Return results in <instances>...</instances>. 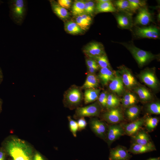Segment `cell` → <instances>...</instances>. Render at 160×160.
<instances>
[{
	"instance_id": "1",
	"label": "cell",
	"mask_w": 160,
	"mask_h": 160,
	"mask_svg": "<svg viewBox=\"0 0 160 160\" xmlns=\"http://www.w3.org/2000/svg\"><path fill=\"white\" fill-rule=\"evenodd\" d=\"M4 148L13 160H32V148L23 140L12 138L6 141Z\"/></svg>"
},
{
	"instance_id": "2",
	"label": "cell",
	"mask_w": 160,
	"mask_h": 160,
	"mask_svg": "<svg viewBox=\"0 0 160 160\" xmlns=\"http://www.w3.org/2000/svg\"><path fill=\"white\" fill-rule=\"evenodd\" d=\"M27 1L24 0H12L9 1V15L16 24L21 25L25 17L27 10Z\"/></svg>"
},
{
	"instance_id": "3",
	"label": "cell",
	"mask_w": 160,
	"mask_h": 160,
	"mask_svg": "<svg viewBox=\"0 0 160 160\" xmlns=\"http://www.w3.org/2000/svg\"><path fill=\"white\" fill-rule=\"evenodd\" d=\"M118 43L124 46L130 52L140 67L143 66L157 58L158 56L150 52L143 50L137 47L132 41L119 42Z\"/></svg>"
},
{
	"instance_id": "4",
	"label": "cell",
	"mask_w": 160,
	"mask_h": 160,
	"mask_svg": "<svg viewBox=\"0 0 160 160\" xmlns=\"http://www.w3.org/2000/svg\"><path fill=\"white\" fill-rule=\"evenodd\" d=\"M81 87L73 85L70 87L64 94V106L70 109L78 107L84 99V95Z\"/></svg>"
},
{
	"instance_id": "5",
	"label": "cell",
	"mask_w": 160,
	"mask_h": 160,
	"mask_svg": "<svg viewBox=\"0 0 160 160\" xmlns=\"http://www.w3.org/2000/svg\"><path fill=\"white\" fill-rule=\"evenodd\" d=\"M102 107L98 101L83 107H78L75 110L73 117L78 119L81 117L97 116L100 114Z\"/></svg>"
},
{
	"instance_id": "6",
	"label": "cell",
	"mask_w": 160,
	"mask_h": 160,
	"mask_svg": "<svg viewBox=\"0 0 160 160\" xmlns=\"http://www.w3.org/2000/svg\"><path fill=\"white\" fill-rule=\"evenodd\" d=\"M134 34L139 38L156 39L160 37V31L159 28L155 26L137 27L135 30Z\"/></svg>"
},
{
	"instance_id": "7",
	"label": "cell",
	"mask_w": 160,
	"mask_h": 160,
	"mask_svg": "<svg viewBox=\"0 0 160 160\" xmlns=\"http://www.w3.org/2000/svg\"><path fill=\"white\" fill-rule=\"evenodd\" d=\"M92 131L98 137L105 140L108 125L103 121L92 118L89 121Z\"/></svg>"
},
{
	"instance_id": "8",
	"label": "cell",
	"mask_w": 160,
	"mask_h": 160,
	"mask_svg": "<svg viewBox=\"0 0 160 160\" xmlns=\"http://www.w3.org/2000/svg\"><path fill=\"white\" fill-rule=\"evenodd\" d=\"M125 134L123 126L117 124L108 126L105 141L109 146L114 141Z\"/></svg>"
},
{
	"instance_id": "9",
	"label": "cell",
	"mask_w": 160,
	"mask_h": 160,
	"mask_svg": "<svg viewBox=\"0 0 160 160\" xmlns=\"http://www.w3.org/2000/svg\"><path fill=\"white\" fill-rule=\"evenodd\" d=\"M87 57L92 58L100 56L105 53L103 44L99 42L93 41L88 44L83 49Z\"/></svg>"
},
{
	"instance_id": "10",
	"label": "cell",
	"mask_w": 160,
	"mask_h": 160,
	"mask_svg": "<svg viewBox=\"0 0 160 160\" xmlns=\"http://www.w3.org/2000/svg\"><path fill=\"white\" fill-rule=\"evenodd\" d=\"M119 68L123 83L127 88H135L138 85L137 81L129 69L124 65Z\"/></svg>"
},
{
	"instance_id": "11",
	"label": "cell",
	"mask_w": 160,
	"mask_h": 160,
	"mask_svg": "<svg viewBox=\"0 0 160 160\" xmlns=\"http://www.w3.org/2000/svg\"><path fill=\"white\" fill-rule=\"evenodd\" d=\"M128 152L126 147L118 145L110 149L109 160H129L132 156Z\"/></svg>"
},
{
	"instance_id": "12",
	"label": "cell",
	"mask_w": 160,
	"mask_h": 160,
	"mask_svg": "<svg viewBox=\"0 0 160 160\" xmlns=\"http://www.w3.org/2000/svg\"><path fill=\"white\" fill-rule=\"evenodd\" d=\"M102 118L104 120L112 124H117L124 119L121 111L117 107L108 110L103 114Z\"/></svg>"
},
{
	"instance_id": "13",
	"label": "cell",
	"mask_w": 160,
	"mask_h": 160,
	"mask_svg": "<svg viewBox=\"0 0 160 160\" xmlns=\"http://www.w3.org/2000/svg\"><path fill=\"white\" fill-rule=\"evenodd\" d=\"M121 12L116 15L119 26L122 29H131L133 25L132 13Z\"/></svg>"
},
{
	"instance_id": "14",
	"label": "cell",
	"mask_w": 160,
	"mask_h": 160,
	"mask_svg": "<svg viewBox=\"0 0 160 160\" xmlns=\"http://www.w3.org/2000/svg\"><path fill=\"white\" fill-rule=\"evenodd\" d=\"M135 20V24L143 26L148 25L152 21V15L145 7L139 9Z\"/></svg>"
},
{
	"instance_id": "15",
	"label": "cell",
	"mask_w": 160,
	"mask_h": 160,
	"mask_svg": "<svg viewBox=\"0 0 160 160\" xmlns=\"http://www.w3.org/2000/svg\"><path fill=\"white\" fill-rule=\"evenodd\" d=\"M139 77L143 83L151 88L155 89L157 87L158 80L152 70H146L143 71Z\"/></svg>"
},
{
	"instance_id": "16",
	"label": "cell",
	"mask_w": 160,
	"mask_h": 160,
	"mask_svg": "<svg viewBox=\"0 0 160 160\" xmlns=\"http://www.w3.org/2000/svg\"><path fill=\"white\" fill-rule=\"evenodd\" d=\"M144 123V119L141 118L137 119L130 123L124 125L123 127L125 134L132 137L134 136L139 131Z\"/></svg>"
},
{
	"instance_id": "17",
	"label": "cell",
	"mask_w": 160,
	"mask_h": 160,
	"mask_svg": "<svg viewBox=\"0 0 160 160\" xmlns=\"http://www.w3.org/2000/svg\"><path fill=\"white\" fill-rule=\"evenodd\" d=\"M156 150L154 145L150 142L146 145L133 143L128 150V152L134 154H140Z\"/></svg>"
},
{
	"instance_id": "18",
	"label": "cell",
	"mask_w": 160,
	"mask_h": 160,
	"mask_svg": "<svg viewBox=\"0 0 160 160\" xmlns=\"http://www.w3.org/2000/svg\"><path fill=\"white\" fill-rule=\"evenodd\" d=\"M109 89L113 92L121 95L124 92V88L121 76L115 75L114 77L109 82Z\"/></svg>"
},
{
	"instance_id": "19",
	"label": "cell",
	"mask_w": 160,
	"mask_h": 160,
	"mask_svg": "<svg viewBox=\"0 0 160 160\" xmlns=\"http://www.w3.org/2000/svg\"><path fill=\"white\" fill-rule=\"evenodd\" d=\"M111 68H100L98 77L102 84L107 85L115 76Z\"/></svg>"
},
{
	"instance_id": "20",
	"label": "cell",
	"mask_w": 160,
	"mask_h": 160,
	"mask_svg": "<svg viewBox=\"0 0 160 160\" xmlns=\"http://www.w3.org/2000/svg\"><path fill=\"white\" fill-rule=\"evenodd\" d=\"M95 12L96 13L104 12H115L118 10L114 6L111 1L104 2H97Z\"/></svg>"
},
{
	"instance_id": "21",
	"label": "cell",
	"mask_w": 160,
	"mask_h": 160,
	"mask_svg": "<svg viewBox=\"0 0 160 160\" xmlns=\"http://www.w3.org/2000/svg\"><path fill=\"white\" fill-rule=\"evenodd\" d=\"M99 83V80L95 74L87 73L86 79L83 85L81 87V89L97 88Z\"/></svg>"
},
{
	"instance_id": "22",
	"label": "cell",
	"mask_w": 160,
	"mask_h": 160,
	"mask_svg": "<svg viewBox=\"0 0 160 160\" xmlns=\"http://www.w3.org/2000/svg\"><path fill=\"white\" fill-rule=\"evenodd\" d=\"M100 91V89L97 88L85 89L83 95L84 103L87 104L98 99Z\"/></svg>"
},
{
	"instance_id": "23",
	"label": "cell",
	"mask_w": 160,
	"mask_h": 160,
	"mask_svg": "<svg viewBox=\"0 0 160 160\" xmlns=\"http://www.w3.org/2000/svg\"><path fill=\"white\" fill-rule=\"evenodd\" d=\"M52 9L56 15L62 19H65L69 16V13L67 10L54 1H50Z\"/></svg>"
},
{
	"instance_id": "24",
	"label": "cell",
	"mask_w": 160,
	"mask_h": 160,
	"mask_svg": "<svg viewBox=\"0 0 160 160\" xmlns=\"http://www.w3.org/2000/svg\"><path fill=\"white\" fill-rule=\"evenodd\" d=\"M123 106L126 108L135 105L137 102L136 96L133 93L128 92L125 93L121 99Z\"/></svg>"
},
{
	"instance_id": "25",
	"label": "cell",
	"mask_w": 160,
	"mask_h": 160,
	"mask_svg": "<svg viewBox=\"0 0 160 160\" xmlns=\"http://www.w3.org/2000/svg\"><path fill=\"white\" fill-rule=\"evenodd\" d=\"M140 111L139 107L135 105L127 108L125 114L127 119L132 121L137 119Z\"/></svg>"
},
{
	"instance_id": "26",
	"label": "cell",
	"mask_w": 160,
	"mask_h": 160,
	"mask_svg": "<svg viewBox=\"0 0 160 160\" xmlns=\"http://www.w3.org/2000/svg\"><path fill=\"white\" fill-rule=\"evenodd\" d=\"M134 91L137 94L140 99L143 101L151 100L152 96L151 93L144 87H138L134 88Z\"/></svg>"
},
{
	"instance_id": "27",
	"label": "cell",
	"mask_w": 160,
	"mask_h": 160,
	"mask_svg": "<svg viewBox=\"0 0 160 160\" xmlns=\"http://www.w3.org/2000/svg\"><path fill=\"white\" fill-rule=\"evenodd\" d=\"M132 137L134 141L133 143H135L146 145L150 142L149 135L143 131H139Z\"/></svg>"
},
{
	"instance_id": "28",
	"label": "cell",
	"mask_w": 160,
	"mask_h": 160,
	"mask_svg": "<svg viewBox=\"0 0 160 160\" xmlns=\"http://www.w3.org/2000/svg\"><path fill=\"white\" fill-rule=\"evenodd\" d=\"M65 28L66 32L73 35L79 34L83 32V30L75 22L71 21H68L65 23Z\"/></svg>"
},
{
	"instance_id": "29",
	"label": "cell",
	"mask_w": 160,
	"mask_h": 160,
	"mask_svg": "<svg viewBox=\"0 0 160 160\" xmlns=\"http://www.w3.org/2000/svg\"><path fill=\"white\" fill-rule=\"evenodd\" d=\"M85 1L76 0L73 3L72 12L74 16H78L85 13Z\"/></svg>"
},
{
	"instance_id": "30",
	"label": "cell",
	"mask_w": 160,
	"mask_h": 160,
	"mask_svg": "<svg viewBox=\"0 0 160 160\" xmlns=\"http://www.w3.org/2000/svg\"><path fill=\"white\" fill-rule=\"evenodd\" d=\"M114 6L117 9L123 12L132 13L128 0H118L114 1Z\"/></svg>"
},
{
	"instance_id": "31",
	"label": "cell",
	"mask_w": 160,
	"mask_h": 160,
	"mask_svg": "<svg viewBox=\"0 0 160 160\" xmlns=\"http://www.w3.org/2000/svg\"><path fill=\"white\" fill-rule=\"evenodd\" d=\"M144 119L145 127L149 132L152 131L156 128L159 121L156 117L148 116Z\"/></svg>"
},
{
	"instance_id": "32",
	"label": "cell",
	"mask_w": 160,
	"mask_h": 160,
	"mask_svg": "<svg viewBox=\"0 0 160 160\" xmlns=\"http://www.w3.org/2000/svg\"><path fill=\"white\" fill-rule=\"evenodd\" d=\"M90 58L95 60L99 67L101 68L107 67L111 68V65L106 54Z\"/></svg>"
},
{
	"instance_id": "33",
	"label": "cell",
	"mask_w": 160,
	"mask_h": 160,
	"mask_svg": "<svg viewBox=\"0 0 160 160\" xmlns=\"http://www.w3.org/2000/svg\"><path fill=\"white\" fill-rule=\"evenodd\" d=\"M120 100L115 95L108 94L106 108L108 110L117 107L120 104Z\"/></svg>"
},
{
	"instance_id": "34",
	"label": "cell",
	"mask_w": 160,
	"mask_h": 160,
	"mask_svg": "<svg viewBox=\"0 0 160 160\" xmlns=\"http://www.w3.org/2000/svg\"><path fill=\"white\" fill-rule=\"evenodd\" d=\"M132 12H135L139 9L145 7L146 4V1L145 0H129Z\"/></svg>"
},
{
	"instance_id": "35",
	"label": "cell",
	"mask_w": 160,
	"mask_h": 160,
	"mask_svg": "<svg viewBox=\"0 0 160 160\" xmlns=\"http://www.w3.org/2000/svg\"><path fill=\"white\" fill-rule=\"evenodd\" d=\"M147 111L150 113L160 114V103L159 102H153L148 104L147 106Z\"/></svg>"
},
{
	"instance_id": "36",
	"label": "cell",
	"mask_w": 160,
	"mask_h": 160,
	"mask_svg": "<svg viewBox=\"0 0 160 160\" xmlns=\"http://www.w3.org/2000/svg\"><path fill=\"white\" fill-rule=\"evenodd\" d=\"M67 118L69 121V126L70 130L73 136L76 137L77 132L78 131V127L76 121L73 119L70 116H68Z\"/></svg>"
},
{
	"instance_id": "37",
	"label": "cell",
	"mask_w": 160,
	"mask_h": 160,
	"mask_svg": "<svg viewBox=\"0 0 160 160\" xmlns=\"http://www.w3.org/2000/svg\"><path fill=\"white\" fill-rule=\"evenodd\" d=\"M75 22L83 30L87 29L90 25L85 21L81 15L76 16Z\"/></svg>"
},
{
	"instance_id": "38",
	"label": "cell",
	"mask_w": 160,
	"mask_h": 160,
	"mask_svg": "<svg viewBox=\"0 0 160 160\" xmlns=\"http://www.w3.org/2000/svg\"><path fill=\"white\" fill-rule=\"evenodd\" d=\"M108 95L105 91L102 92L99 95L98 101L102 108H106Z\"/></svg>"
},
{
	"instance_id": "39",
	"label": "cell",
	"mask_w": 160,
	"mask_h": 160,
	"mask_svg": "<svg viewBox=\"0 0 160 160\" xmlns=\"http://www.w3.org/2000/svg\"><path fill=\"white\" fill-rule=\"evenodd\" d=\"M77 122L78 125V131H79L84 129L87 125V122L84 117L78 119Z\"/></svg>"
},
{
	"instance_id": "40",
	"label": "cell",
	"mask_w": 160,
	"mask_h": 160,
	"mask_svg": "<svg viewBox=\"0 0 160 160\" xmlns=\"http://www.w3.org/2000/svg\"><path fill=\"white\" fill-rule=\"evenodd\" d=\"M57 2L60 5L65 9L69 8L72 4L70 0H59Z\"/></svg>"
},
{
	"instance_id": "41",
	"label": "cell",
	"mask_w": 160,
	"mask_h": 160,
	"mask_svg": "<svg viewBox=\"0 0 160 160\" xmlns=\"http://www.w3.org/2000/svg\"><path fill=\"white\" fill-rule=\"evenodd\" d=\"M86 63L87 67L97 65L96 62L93 59L87 57L86 60Z\"/></svg>"
},
{
	"instance_id": "42",
	"label": "cell",
	"mask_w": 160,
	"mask_h": 160,
	"mask_svg": "<svg viewBox=\"0 0 160 160\" xmlns=\"http://www.w3.org/2000/svg\"><path fill=\"white\" fill-rule=\"evenodd\" d=\"M99 68L97 65L87 67V73L95 74L99 70Z\"/></svg>"
},
{
	"instance_id": "43",
	"label": "cell",
	"mask_w": 160,
	"mask_h": 160,
	"mask_svg": "<svg viewBox=\"0 0 160 160\" xmlns=\"http://www.w3.org/2000/svg\"><path fill=\"white\" fill-rule=\"evenodd\" d=\"M80 15L85 21L90 24H91L92 22V18L90 15L85 14H84Z\"/></svg>"
},
{
	"instance_id": "44",
	"label": "cell",
	"mask_w": 160,
	"mask_h": 160,
	"mask_svg": "<svg viewBox=\"0 0 160 160\" xmlns=\"http://www.w3.org/2000/svg\"><path fill=\"white\" fill-rule=\"evenodd\" d=\"M6 152L3 148H0V160H6Z\"/></svg>"
},
{
	"instance_id": "45",
	"label": "cell",
	"mask_w": 160,
	"mask_h": 160,
	"mask_svg": "<svg viewBox=\"0 0 160 160\" xmlns=\"http://www.w3.org/2000/svg\"><path fill=\"white\" fill-rule=\"evenodd\" d=\"M33 160H45L42 156L39 153L36 152L34 154Z\"/></svg>"
},
{
	"instance_id": "46",
	"label": "cell",
	"mask_w": 160,
	"mask_h": 160,
	"mask_svg": "<svg viewBox=\"0 0 160 160\" xmlns=\"http://www.w3.org/2000/svg\"><path fill=\"white\" fill-rule=\"evenodd\" d=\"M3 79V75L2 73V70L0 67V84L2 83Z\"/></svg>"
},
{
	"instance_id": "47",
	"label": "cell",
	"mask_w": 160,
	"mask_h": 160,
	"mask_svg": "<svg viewBox=\"0 0 160 160\" xmlns=\"http://www.w3.org/2000/svg\"><path fill=\"white\" fill-rule=\"evenodd\" d=\"M147 160H160V157L153 158H150Z\"/></svg>"
},
{
	"instance_id": "48",
	"label": "cell",
	"mask_w": 160,
	"mask_h": 160,
	"mask_svg": "<svg viewBox=\"0 0 160 160\" xmlns=\"http://www.w3.org/2000/svg\"><path fill=\"white\" fill-rule=\"evenodd\" d=\"M2 100L0 98V113L2 110L1 106L2 104Z\"/></svg>"
},
{
	"instance_id": "49",
	"label": "cell",
	"mask_w": 160,
	"mask_h": 160,
	"mask_svg": "<svg viewBox=\"0 0 160 160\" xmlns=\"http://www.w3.org/2000/svg\"><path fill=\"white\" fill-rule=\"evenodd\" d=\"M2 3H3L2 1H0V5Z\"/></svg>"
}]
</instances>
